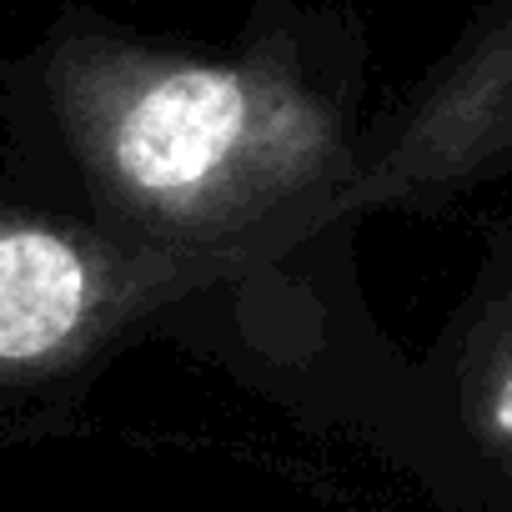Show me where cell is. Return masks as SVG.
Listing matches in <instances>:
<instances>
[{"label": "cell", "instance_id": "cell-1", "mask_svg": "<svg viewBox=\"0 0 512 512\" xmlns=\"http://www.w3.org/2000/svg\"><path fill=\"white\" fill-rule=\"evenodd\" d=\"M56 91L106 196L161 226L256 216L337 151L327 106L272 66L86 41L61 61Z\"/></svg>", "mask_w": 512, "mask_h": 512}, {"label": "cell", "instance_id": "cell-2", "mask_svg": "<svg viewBox=\"0 0 512 512\" xmlns=\"http://www.w3.org/2000/svg\"><path fill=\"white\" fill-rule=\"evenodd\" d=\"M116 246L0 211V377H36L101 342L156 282Z\"/></svg>", "mask_w": 512, "mask_h": 512}, {"label": "cell", "instance_id": "cell-3", "mask_svg": "<svg viewBox=\"0 0 512 512\" xmlns=\"http://www.w3.org/2000/svg\"><path fill=\"white\" fill-rule=\"evenodd\" d=\"M482 422H487V432H492L497 442H507V447H512V362L492 377L487 402H482Z\"/></svg>", "mask_w": 512, "mask_h": 512}]
</instances>
